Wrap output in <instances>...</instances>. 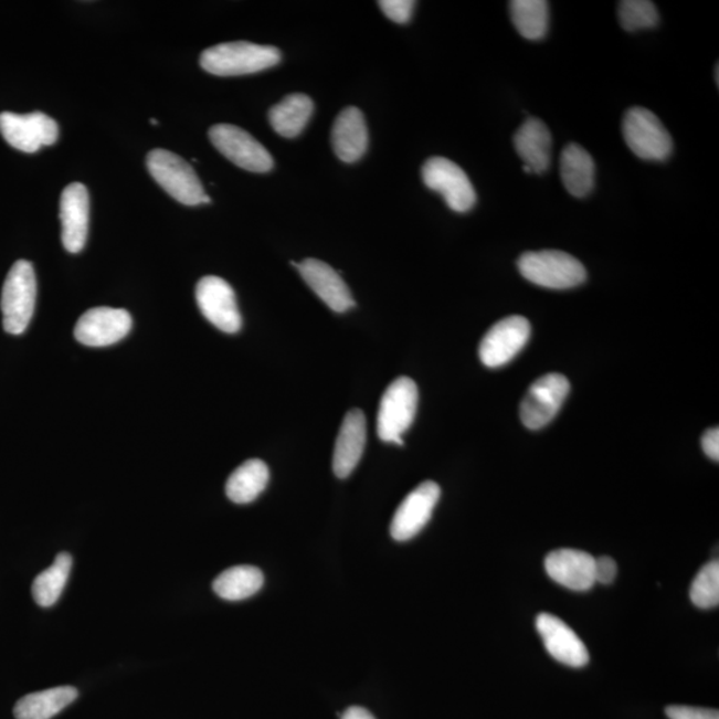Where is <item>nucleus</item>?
I'll use <instances>...</instances> for the list:
<instances>
[{
    "mask_svg": "<svg viewBox=\"0 0 719 719\" xmlns=\"http://www.w3.org/2000/svg\"><path fill=\"white\" fill-rule=\"evenodd\" d=\"M281 61V51L272 45L231 42L207 49L200 56V66L212 75L239 76L261 73Z\"/></svg>",
    "mask_w": 719,
    "mask_h": 719,
    "instance_id": "obj_1",
    "label": "nucleus"
},
{
    "mask_svg": "<svg viewBox=\"0 0 719 719\" xmlns=\"http://www.w3.org/2000/svg\"><path fill=\"white\" fill-rule=\"evenodd\" d=\"M528 282L549 289H570L586 281V269L578 258L562 251L527 252L517 262Z\"/></svg>",
    "mask_w": 719,
    "mask_h": 719,
    "instance_id": "obj_2",
    "label": "nucleus"
},
{
    "mask_svg": "<svg viewBox=\"0 0 719 719\" xmlns=\"http://www.w3.org/2000/svg\"><path fill=\"white\" fill-rule=\"evenodd\" d=\"M147 168L154 180L179 203L184 205L211 203L198 173L179 155L167 150H154L147 155Z\"/></svg>",
    "mask_w": 719,
    "mask_h": 719,
    "instance_id": "obj_3",
    "label": "nucleus"
},
{
    "mask_svg": "<svg viewBox=\"0 0 719 719\" xmlns=\"http://www.w3.org/2000/svg\"><path fill=\"white\" fill-rule=\"evenodd\" d=\"M419 388L410 378L392 381L382 394L378 414V435L384 443L404 445L403 435L416 417Z\"/></svg>",
    "mask_w": 719,
    "mask_h": 719,
    "instance_id": "obj_4",
    "label": "nucleus"
},
{
    "mask_svg": "<svg viewBox=\"0 0 719 719\" xmlns=\"http://www.w3.org/2000/svg\"><path fill=\"white\" fill-rule=\"evenodd\" d=\"M36 303V276L28 261L12 265L2 290L3 328L10 335H22L30 326Z\"/></svg>",
    "mask_w": 719,
    "mask_h": 719,
    "instance_id": "obj_5",
    "label": "nucleus"
},
{
    "mask_svg": "<svg viewBox=\"0 0 719 719\" xmlns=\"http://www.w3.org/2000/svg\"><path fill=\"white\" fill-rule=\"evenodd\" d=\"M627 147L639 159L664 161L673 152V139L663 123L649 109L634 107L622 120Z\"/></svg>",
    "mask_w": 719,
    "mask_h": 719,
    "instance_id": "obj_6",
    "label": "nucleus"
},
{
    "mask_svg": "<svg viewBox=\"0 0 719 719\" xmlns=\"http://www.w3.org/2000/svg\"><path fill=\"white\" fill-rule=\"evenodd\" d=\"M210 139L220 154L243 170L265 173L274 168V159L267 148L243 128L216 125L210 129Z\"/></svg>",
    "mask_w": 719,
    "mask_h": 719,
    "instance_id": "obj_7",
    "label": "nucleus"
},
{
    "mask_svg": "<svg viewBox=\"0 0 719 719\" xmlns=\"http://www.w3.org/2000/svg\"><path fill=\"white\" fill-rule=\"evenodd\" d=\"M570 391L569 380L560 373L542 376L530 385L520 406L522 424L537 431L548 425L565 403Z\"/></svg>",
    "mask_w": 719,
    "mask_h": 719,
    "instance_id": "obj_8",
    "label": "nucleus"
},
{
    "mask_svg": "<svg viewBox=\"0 0 719 719\" xmlns=\"http://www.w3.org/2000/svg\"><path fill=\"white\" fill-rule=\"evenodd\" d=\"M421 173L425 186L438 192L451 210L464 213L475 207L477 200L475 188L468 175L452 160L431 158L425 161Z\"/></svg>",
    "mask_w": 719,
    "mask_h": 719,
    "instance_id": "obj_9",
    "label": "nucleus"
},
{
    "mask_svg": "<svg viewBox=\"0 0 719 719\" xmlns=\"http://www.w3.org/2000/svg\"><path fill=\"white\" fill-rule=\"evenodd\" d=\"M532 334L530 323L522 316L505 317L491 326L479 342L478 356L488 368L507 366L520 353Z\"/></svg>",
    "mask_w": 719,
    "mask_h": 719,
    "instance_id": "obj_10",
    "label": "nucleus"
},
{
    "mask_svg": "<svg viewBox=\"0 0 719 719\" xmlns=\"http://www.w3.org/2000/svg\"><path fill=\"white\" fill-rule=\"evenodd\" d=\"M0 134L11 147L25 154H34L42 147L55 145L60 138L57 123L43 113L19 115L0 114Z\"/></svg>",
    "mask_w": 719,
    "mask_h": 719,
    "instance_id": "obj_11",
    "label": "nucleus"
},
{
    "mask_svg": "<svg viewBox=\"0 0 719 719\" xmlns=\"http://www.w3.org/2000/svg\"><path fill=\"white\" fill-rule=\"evenodd\" d=\"M197 302L205 319L223 332L236 334L242 328L235 293L224 278L203 277L197 285Z\"/></svg>",
    "mask_w": 719,
    "mask_h": 719,
    "instance_id": "obj_12",
    "label": "nucleus"
},
{
    "mask_svg": "<svg viewBox=\"0 0 719 719\" xmlns=\"http://www.w3.org/2000/svg\"><path fill=\"white\" fill-rule=\"evenodd\" d=\"M133 317L126 309L98 307L87 310L77 320L74 335L83 346H114L131 332Z\"/></svg>",
    "mask_w": 719,
    "mask_h": 719,
    "instance_id": "obj_13",
    "label": "nucleus"
},
{
    "mask_svg": "<svg viewBox=\"0 0 719 719\" xmlns=\"http://www.w3.org/2000/svg\"><path fill=\"white\" fill-rule=\"evenodd\" d=\"M442 489L435 482H425L413 489L400 504L392 518L391 535L394 540L404 542L416 537L430 522Z\"/></svg>",
    "mask_w": 719,
    "mask_h": 719,
    "instance_id": "obj_14",
    "label": "nucleus"
},
{
    "mask_svg": "<svg viewBox=\"0 0 719 719\" xmlns=\"http://www.w3.org/2000/svg\"><path fill=\"white\" fill-rule=\"evenodd\" d=\"M537 632L550 656L570 667H584L589 652L575 632L553 614L541 613L536 620Z\"/></svg>",
    "mask_w": 719,
    "mask_h": 719,
    "instance_id": "obj_15",
    "label": "nucleus"
},
{
    "mask_svg": "<svg viewBox=\"0 0 719 719\" xmlns=\"http://www.w3.org/2000/svg\"><path fill=\"white\" fill-rule=\"evenodd\" d=\"M62 242L70 254L86 245L89 225V195L81 183L68 184L61 198Z\"/></svg>",
    "mask_w": 719,
    "mask_h": 719,
    "instance_id": "obj_16",
    "label": "nucleus"
},
{
    "mask_svg": "<svg viewBox=\"0 0 719 719\" xmlns=\"http://www.w3.org/2000/svg\"><path fill=\"white\" fill-rule=\"evenodd\" d=\"M293 265L299 269L304 282L334 313L345 314L355 307L351 290L330 265L317 258H307L302 263L293 262Z\"/></svg>",
    "mask_w": 719,
    "mask_h": 719,
    "instance_id": "obj_17",
    "label": "nucleus"
},
{
    "mask_svg": "<svg viewBox=\"0 0 719 719\" xmlns=\"http://www.w3.org/2000/svg\"><path fill=\"white\" fill-rule=\"evenodd\" d=\"M594 563V557L582 550L559 549L547 556L546 569L557 584L570 591L586 592L595 585Z\"/></svg>",
    "mask_w": 719,
    "mask_h": 719,
    "instance_id": "obj_18",
    "label": "nucleus"
},
{
    "mask_svg": "<svg viewBox=\"0 0 719 719\" xmlns=\"http://www.w3.org/2000/svg\"><path fill=\"white\" fill-rule=\"evenodd\" d=\"M367 444V419L360 410H352L346 414L336 440L334 452V472L339 478L352 475L360 463Z\"/></svg>",
    "mask_w": 719,
    "mask_h": 719,
    "instance_id": "obj_19",
    "label": "nucleus"
},
{
    "mask_svg": "<svg viewBox=\"0 0 719 719\" xmlns=\"http://www.w3.org/2000/svg\"><path fill=\"white\" fill-rule=\"evenodd\" d=\"M515 148L525 172H546L552 160V135L540 119L529 118L515 134Z\"/></svg>",
    "mask_w": 719,
    "mask_h": 719,
    "instance_id": "obj_20",
    "label": "nucleus"
},
{
    "mask_svg": "<svg viewBox=\"0 0 719 719\" xmlns=\"http://www.w3.org/2000/svg\"><path fill=\"white\" fill-rule=\"evenodd\" d=\"M368 141L364 115L356 107L342 109L332 128V147L336 157L345 163H355L364 157Z\"/></svg>",
    "mask_w": 719,
    "mask_h": 719,
    "instance_id": "obj_21",
    "label": "nucleus"
},
{
    "mask_svg": "<svg viewBox=\"0 0 719 719\" xmlns=\"http://www.w3.org/2000/svg\"><path fill=\"white\" fill-rule=\"evenodd\" d=\"M560 172L562 183L570 195L585 198L592 192L595 179L594 160L578 142H570L563 148Z\"/></svg>",
    "mask_w": 719,
    "mask_h": 719,
    "instance_id": "obj_22",
    "label": "nucleus"
},
{
    "mask_svg": "<svg viewBox=\"0 0 719 719\" xmlns=\"http://www.w3.org/2000/svg\"><path fill=\"white\" fill-rule=\"evenodd\" d=\"M77 698V690L73 686L32 692L19 699L14 715L17 719H51Z\"/></svg>",
    "mask_w": 719,
    "mask_h": 719,
    "instance_id": "obj_23",
    "label": "nucleus"
},
{
    "mask_svg": "<svg viewBox=\"0 0 719 719\" xmlns=\"http://www.w3.org/2000/svg\"><path fill=\"white\" fill-rule=\"evenodd\" d=\"M269 482V469L262 459H249L232 473L225 494L235 504H250L261 496Z\"/></svg>",
    "mask_w": 719,
    "mask_h": 719,
    "instance_id": "obj_24",
    "label": "nucleus"
},
{
    "mask_svg": "<svg viewBox=\"0 0 719 719\" xmlns=\"http://www.w3.org/2000/svg\"><path fill=\"white\" fill-rule=\"evenodd\" d=\"M314 114V102L304 94H293L269 109L272 128L284 138H296Z\"/></svg>",
    "mask_w": 719,
    "mask_h": 719,
    "instance_id": "obj_25",
    "label": "nucleus"
},
{
    "mask_svg": "<svg viewBox=\"0 0 719 719\" xmlns=\"http://www.w3.org/2000/svg\"><path fill=\"white\" fill-rule=\"evenodd\" d=\"M264 584L261 569L251 565H240L226 569L213 581V591L220 599L242 601L256 594Z\"/></svg>",
    "mask_w": 719,
    "mask_h": 719,
    "instance_id": "obj_26",
    "label": "nucleus"
},
{
    "mask_svg": "<svg viewBox=\"0 0 719 719\" xmlns=\"http://www.w3.org/2000/svg\"><path fill=\"white\" fill-rule=\"evenodd\" d=\"M71 568H73V557L63 552L56 556L53 565L38 574L34 584H32V595L39 606H53L61 599L70 578Z\"/></svg>",
    "mask_w": 719,
    "mask_h": 719,
    "instance_id": "obj_27",
    "label": "nucleus"
},
{
    "mask_svg": "<svg viewBox=\"0 0 719 719\" xmlns=\"http://www.w3.org/2000/svg\"><path fill=\"white\" fill-rule=\"evenodd\" d=\"M510 18L520 35L528 41H540L549 29V3L546 0H514L509 3Z\"/></svg>",
    "mask_w": 719,
    "mask_h": 719,
    "instance_id": "obj_28",
    "label": "nucleus"
},
{
    "mask_svg": "<svg viewBox=\"0 0 719 719\" xmlns=\"http://www.w3.org/2000/svg\"><path fill=\"white\" fill-rule=\"evenodd\" d=\"M690 600L699 609L719 604V562L711 561L699 570L690 588Z\"/></svg>",
    "mask_w": 719,
    "mask_h": 719,
    "instance_id": "obj_29",
    "label": "nucleus"
},
{
    "mask_svg": "<svg viewBox=\"0 0 719 719\" xmlns=\"http://www.w3.org/2000/svg\"><path fill=\"white\" fill-rule=\"evenodd\" d=\"M618 19L622 29L631 32L656 28L659 22L656 6L647 0H624L618 6Z\"/></svg>",
    "mask_w": 719,
    "mask_h": 719,
    "instance_id": "obj_30",
    "label": "nucleus"
},
{
    "mask_svg": "<svg viewBox=\"0 0 719 719\" xmlns=\"http://www.w3.org/2000/svg\"><path fill=\"white\" fill-rule=\"evenodd\" d=\"M379 6L391 21L405 24L411 21L416 2H412V0H382Z\"/></svg>",
    "mask_w": 719,
    "mask_h": 719,
    "instance_id": "obj_31",
    "label": "nucleus"
},
{
    "mask_svg": "<svg viewBox=\"0 0 719 719\" xmlns=\"http://www.w3.org/2000/svg\"><path fill=\"white\" fill-rule=\"evenodd\" d=\"M666 716L670 719H719L718 710L678 705L667 706Z\"/></svg>",
    "mask_w": 719,
    "mask_h": 719,
    "instance_id": "obj_32",
    "label": "nucleus"
},
{
    "mask_svg": "<svg viewBox=\"0 0 719 719\" xmlns=\"http://www.w3.org/2000/svg\"><path fill=\"white\" fill-rule=\"evenodd\" d=\"M618 567L612 557L602 556L595 559L594 578L595 584L611 585L617 578Z\"/></svg>",
    "mask_w": 719,
    "mask_h": 719,
    "instance_id": "obj_33",
    "label": "nucleus"
},
{
    "mask_svg": "<svg viewBox=\"0 0 719 719\" xmlns=\"http://www.w3.org/2000/svg\"><path fill=\"white\" fill-rule=\"evenodd\" d=\"M702 450L715 462H719V430L718 427H710V430L704 433L702 440Z\"/></svg>",
    "mask_w": 719,
    "mask_h": 719,
    "instance_id": "obj_34",
    "label": "nucleus"
},
{
    "mask_svg": "<svg viewBox=\"0 0 719 719\" xmlns=\"http://www.w3.org/2000/svg\"><path fill=\"white\" fill-rule=\"evenodd\" d=\"M341 719H376L371 712L360 706H352L345 711V715L341 716Z\"/></svg>",
    "mask_w": 719,
    "mask_h": 719,
    "instance_id": "obj_35",
    "label": "nucleus"
},
{
    "mask_svg": "<svg viewBox=\"0 0 719 719\" xmlns=\"http://www.w3.org/2000/svg\"><path fill=\"white\" fill-rule=\"evenodd\" d=\"M151 125H152V126H158V125H159V123H158V120H157V119H151Z\"/></svg>",
    "mask_w": 719,
    "mask_h": 719,
    "instance_id": "obj_36",
    "label": "nucleus"
},
{
    "mask_svg": "<svg viewBox=\"0 0 719 719\" xmlns=\"http://www.w3.org/2000/svg\"><path fill=\"white\" fill-rule=\"evenodd\" d=\"M716 83L718 84V66L716 67Z\"/></svg>",
    "mask_w": 719,
    "mask_h": 719,
    "instance_id": "obj_37",
    "label": "nucleus"
}]
</instances>
